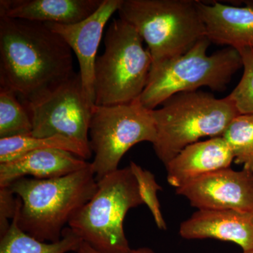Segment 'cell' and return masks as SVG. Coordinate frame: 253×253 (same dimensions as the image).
Listing matches in <instances>:
<instances>
[{"instance_id":"obj_1","label":"cell","mask_w":253,"mask_h":253,"mask_svg":"<svg viewBox=\"0 0 253 253\" xmlns=\"http://www.w3.org/2000/svg\"><path fill=\"white\" fill-rule=\"evenodd\" d=\"M72 52L45 23L0 16V85L20 99H33L71 77Z\"/></svg>"},{"instance_id":"obj_2","label":"cell","mask_w":253,"mask_h":253,"mask_svg":"<svg viewBox=\"0 0 253 253\" xmlns=\"http://www.w3.org/2000/svg\"><path fill=\"white\" fill-rule=\"evenodd\" d=\"M7 187L21 200L18 226L42 242H57L65 226L97 189L91 163L89 166L61 177L48 179L23 177Z\"/></svg>"},{"instance_id":"obj_3","label":"cell","mask_w":253,"mask_h":253,"mask_svg":"<svg viewBox=\"0 0 253 253\" xmlns=\"http://www.w3.org/2000/svg\"><path fill=\"white\" fill-rule=\"evenodd\" d=\"M161 105V109L153 110L156 127L153 145L165 166L201 138L222 136L229 123L240 115L229 96L217 99L202 91L177 93Z\"/></svg>"},{"instance_id":"obj_4","label":"cell","mask_w":253,"mask_h":253,"mask_svg":"<svg viewBox=\"0 0 253 253\" xmlns=\"http://www.w3.org/2000/svg\"><path fill=\"white\" fill-rule=\"evenodd\" d=\"M118 12L147 44L151 66L185 54L206 37L196 1L123 0Z\"/></svg>"},{"instance_id":"obj_5","label":"cell","mask_w":253,"mask_h":253,"mask_svg":"<svg viewBox=\"0 0 253 253\" xmlns=\"http://www.w3.org/2000/svg\"><path fill=\"white\" fill-rule=\"evenodd\" d=\"M211 43L206 37L185 54L151 66L147 84L139 98L143 106L153 111L173 95L197 91L202 86L225 90L233 76L243 67L242 58L237 49L230 46L208 55Z\"/></svg>"},{"instance_id":"obj_6","label":"cell","mask_w":253,"mask_h":253,"mask_svg":"<svg viewBox=\"0 0 253 253\" xmlns=\"http://www.w3.org/2000/svg\"><path fill=\"white\" fill-rule=\"evenodd\" d=\"M144 204L129 166L97 181V189L68 223L83 242L102 253H129L123 222L131 208Z\"/></svg>"},{"instance_id":"obj_7","label":"cell","mask_w":253,"mask_h":253,"mask_svg":"<svg viewBox=\"0 0 253 253\" xmlns=\"http://www.w3.org/2000/svg\"><path fill=\"white\" fill-rule=\"evenodd\" d=\"M143 41L130 24L113 20L105 35L104 52L95 63V105L126 104L140 98L152 65Z\"/></svg>"},{"instance_id":"obj_8","label":"cell","mask_w":253,"mask_h":253,"mask_svg":"<svg viewBox=\"0 0 253 253\" xmlns=\"http://www.w3.org/2000/svg\"><path fill=\"white\" fill-rule=\"evenodd\" d=\"M156 127L152 110L138 99L113 106L94 105L89 125V140L96 181L117 170L126 151L134 145L154 143Z\"/></svg>"},{"instance_id":"obj_9","label":"cell","mask_w":253,"mask_h":253,"mask_svg":"<svg viewBox=\"0 0 253 253\" xmlns=\"http://www.w3.org/2000/svg\"><path fill=\"white\" fill-rule=\"evenodd\" d=\"M21 101L31 117L32 136H64L89 146L93 108L86 100L80 73L33 99Z\"/></svg>"},{"instance_id":"obj_10","label":"cell","mask_w":253,"mask_h":253,"mask_svg":"<svg viewBox=\"0 0 253 253\" xmlns=\"http://www.w3.org/2000/svg\"><path fill=\"white\" fill-rule=\"evenodd\" d=\"M176 193L199 210L253 212V172L219 169L177 188Z\"/></svg>"},{"instance_id":"obj_11","label":"cell","mask_w":253,"mask_h":253,"mask_svg":"<svg viewBox=\"0 0 253 253\" xmlns=\"http://www.w3.org/2000/svg\"><path fill=\"white\" fill-rule=\"evenodd\" d=\"M123 0H104L94 14L74 24L44 23L66 41L77 56L83 89L91 108L95 104L94 68L98 48L106 23Z\"/></svg>"},{"instance_id":"obj_12","label":"cell","mask_w":253,"mask_h":253,"mask_svg":"<svg viewBox=\"0 0 253 253\" xmlns=\"http://www.w3.org/2000/svg\"><path fill=\"white\" fill-rule=\"evenodd\" d=\"M181 237L214 239L237 244L243 252L253 251V212L234 210H199L183 221Z\"/></svg>"},{"instance_id":"obj_13","label":"cell","mask_w":253,"mask_h":253,"mask_svg":"<svg viewBox=\"0 0 253 253\" xmlns=\"http://www.w3.org/2000/svg\"><path fill=\"white\" fill-rule=\"evenodd\" d=\"M222 136L190 144L167 165V180L176 189L208 173L230 167L234 161Z\"/></svg>"},{"instance_id":"obj_14","label":"cell","mask_w":253,"mask_h":253,"mask_svg":"<svg viewBox=\"0 0 253 253\" xmlns=\"http://www.w3.org/2000/svg\"><path fill=\"white\" fill-rule=\"evenodd\" d=\"M245 2L246 6L238 7L196 1L206 37L211 42L236 49L253 48V1Z\"/></svg>"},{"instance_id":"obj_15","label":"cell","mask_w":253,"mask_h":253,"mask_svg":"<svg viewBox=\"0 0 253 253\" xmlns=\"http://www.w3.org/2000/svg\"><path fill=\"white\" fill-rule=\"evenodd\" d=\"M90 163L61 149L33 151L9 162L0 163V187L23 177L48 179L78 172Z\"/></svg>"},{"instance_id":"obj_16","label":"cell","mask_w":253,"mask_h":253,"mask_svg":"<svg viewBox=\"0 0 253 253\" xmlns=\"http://www.w3.org/2000/svg\"><path fill=\"white\" fill-rule=\"evenodd\" d=\"M104 0H1L0 16L39 23L74 24L99 9Z\"/></svg>"},{"instance_id":"obj_17","label":"cell","mask_w":253,"mask_h":253,"mask_svg":"<svg viewBox=\"0 0 253 253\" xmlns=\"http://www.w3.org/2000/svg\"><path fill=\"white\" fill-rule=\"evenodd\" d=\"M16 213L7 232L0 237V253H70L76 251L83 240L71 228L66 227L57 242H42L28 235L19 227L18 211L21 200L16 196Z\"/></svg>"},{"instance_id":"obj_18","label":"cell","mask_w":253,"mask_h":253,"mask_svg":"<svg viewBox=\"0 0 253 253\" xmlns=\"http://www.w3.org/2000/svg\"><path fill=\"white\" fill-rule=\"evenodd\" d=\"M42 149L63 150L86 161L92 154L88 145L64 136H16L0 139V163L9 162L31 151Z\"/></svg>"},{"instance_id":"obj_19","label":"cell","mask_w":253,"mask_h":253,"mask_svg":"<svg viewBox=\"0 0 253 253\" xmlns=\"http://www.w3.org/2000/svg\"><path fill=\"white\" fill-rule=\"evenodd\" d=\"M29 113L14 91L0 88V139L31 135Z\"/></svg>"},{"instance_id":"obj_20","label":"cell","mask_w":253,"mask_h":253,"mask_svg":"<svg viewBox=\"0 0 253 253\" xmlns=\"http://www.w3.org/2000/svg\"><path fill=\"white\" fill-rule=\"evenodd\" d=\"M221 136L230 148L234 163L253 172V114L236 116Z\"/></svg>"},{"instance_id":"obj_21","label":"cell","mask_w":253,"mask_h":253,"mask_svg":"<svg viewBox=\"0 0 253 253\" xmlns=\"http://www.w3.org/2000/svg\"><path fill=\"white\" fill-rule=\"evenodd\" d=\"M129 168L137 181L143 203L147 206L152 213L156 226L161 230H166L167 224L163 218L157 196L158 191L162 190L163 188L158 184L154 174L150 171L143 169L133 161H131Z\"/></svg>"},{"instance_id":"obj_22","label":"cell","mask_w":253,"mask_h":253,"mask_svg":"<svg viewBox=\"0 0 253 253\" xmlns=\"http://www.w3.org/2000/svg\"><path fill=\"white\" fill-rule=\"evenodd\" d=\"M237 50L242 58L244 74L229 97L234 101L240 115L253 114V48Z\"/></svg>"},{"instance_id":"obj_23","label":"cell","mask_w":253,"mask_h":253,"mask_svg":"<svg viewBox=\"0 0 253 253\" xmlns=\"http://www.w3.org/2000/svg\"><path fill=\"white\" fill-rule=\"evenodd\" d=\"M17 199L9 187H0V237L9 230L16 213Z\"/></svg>"},{"instance_id":"obj_24","label":"cell","mask_w":253,"mask_h":253,"mask_svg":"<svg viewBox=\"0 0 253 253\" xmlns=\"http://www.w3.org/2000/svg\"><path fill=\"white\" fill-rule=\"evenodd\" d=\"M70 253H102L96 251L94 248L91 247L90 245L85 242H82L81 246L76 251ZM129 253H156L154 250L148 247H141L139 249L131 250Z\"/></svg>"},{"instance_id":"obj_25","label":"cell","mask_w":253,"mask_h":253,"mask_svg":"<svg viewBox=\"0 0 253 253\" xmlns=\"http://www.w3.org/2000/svg\"><path fill=\"white\" fill-rule=\"evenodd\" d=\"M242 253H253V251H246V252H243Z\"/></svg>"}]
</instances>
